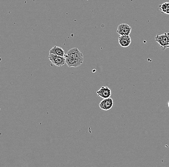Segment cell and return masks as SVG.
<instances>
[{"instance_id":"obj_1","label":"cell","mask_w":169,"mask_h":167,"mask_svg":"<svg viewBox=\"0 0 169 167\" xmlns=\"http://www.w3.org/2000/svg\"><path fill=\"white\" fill-rule=\"evenodd\" d=\"M65 63L69 68H77L82 65L84 57L82 53L77 47L69 50L65 55Z\"/></svg>"},{"instance_id":"obj_2","label":"cell","mask_w":169,"mask_h":167,"mask_svg":"<svg viewBox=\"0 0 169 167\" xmlns=\"http://www.w3.org/2000/svg\"><path fill=\"white\" fill-rule=\"evenodd\" d=\"M155 41L157 42L162 50L169 48V33L165 32L161 35H157Z\"/></svg>"},{"instance_id":"obj_3","label":"cell","mask_w":169,"mask_h":167,"mask_svg":"<svg viewBox=\"0 0 169 167\" xmlns=\"http://www.w3.org/2000/svg\"><path fill=\"white\" fill-rule=\"evenodd\" d=\"M49 59L53 65L57 67H61L65 65L66 61L65 56H60L50 53L49 54Z\"/></svg>"},{"instance_id":"obj_4","label":"cell","mask_w":169,"mask_h":167,"mask_svg":"<svg viewBox=\"0 0 169 167\" xmlns=\"http://www.w3.org/2000/svg\"><path fill=\"white\" fill-rule=\"evenodd\" d=\"M132 28L127 24H121L118 26L116 32L120 36L129 35L131 32Z\"/></svg>"},{"instance_id":"obj_5","label":"cell","mask_w":169,"mask_h":167,"mask_svg":"<svg viewBox=\"0 0 169 167\" xmlns=\"http://www.w3.org/2000/svg\"><path fill=\"white\" fill-rule=\"evenodd\" d=\"M113 100L112 98H108L103 99L99 103V107L102 110H109L113 106Z\"/></svg>"},{"instance_id":"obj_6","label":"cell","mask_w":169,"mask_h":167,"mask_svg":"<svg viewBox=\"0 0 169 167\" xmlns=\"http://www.w3.org/2000/svg\"><path fill=\"white\" fill-rule=\"evenodd\" d=\"M96 93L100 97L105 99L110 97L112 95V91L107 86H102Z\"/></svg>"},{"instance_id":"obj_7","label":"cell","mask_w":169,"mask_h":167,"mask_svg":"<svg viewBox=\"0 0 169 167\" xmlns=\"http://www.w3.org/2000/svg\"><path fill=\"white\" fill-rule=\"evenodd\" d=\"M119 45L122 47H128L131 45L132 40L129 35L120 36L118 38Z\"/></svg>"},{"instance_id":"obj_8","label":"cell","mask_w":169,"mask_h":167,"mask_svg":"<svg viewBox=\"0 0 169 167\" xmlns=\"http://www.w3.org/2000/svg\"><path fill=\"white\" fill-rule=\"evenodd\" d=\"M49 53L58 55L60 56H65V51L62 49V48L59 46H55L52 48L49 51Z\"/></svg>"},{"instance_id":"obj_9","label":"cell","mask_w":169,"mask_h":167,"mask_svg":"<svg viewBox=\"0 0 169 167\" xmlns=\"http://www.w3.org/2000/svg\"><path fill=\"white\" fill-rule=\"evenodd\" d=\"M160 10L162 13L169 15V3H165L159 6Z\"/></svg>"},{"instance_id":"obj_10","label":"cell","mask_w":169,"mask_h":167,"mask_svg":"<svg viewBox=\"0 0 169 167\" xmlns=\"http://www.w3.org/2000/svg\"><path fill=\"white\" fill-rule=\"evenodd\" d=\"M168 107H169V102H168Z\"/></svg>"}]
</instances>
